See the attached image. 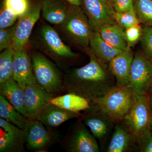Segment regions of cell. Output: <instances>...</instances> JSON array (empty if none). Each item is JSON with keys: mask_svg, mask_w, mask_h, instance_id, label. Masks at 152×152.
<instances>
[{"mask_svg": "<svg viewBox=\"0 0 152 152\" xmlns=\"http://www.w3.org/2000/svg\"><path fill=\"white\" fill-rule=\"evenodd\" d=\"M134 55L130 49L123 51L113 59L108 65L110 72L113 76L118 86H128Z\"/></svg>", "mask_w": 152, "mask_h": 152, "instance_id": "obj_12", "label": "cell"}, {"mask_svg": "<svg viewBox=\"0 0 152 152\" xmlns=\"http://www.w3.org/2000/svg\"><path fill=\"white\" fill-rule=\"evenodd\" d=\"M152 84V62L141 52L134 55L129 85L136 94L146 96Z\"/></svg>", "mask_w": 152, "mask_h": 152, "instance_id": "obj_7", "label": "cell"}, {"mask_svg": "<svg viewBox=\"0 0 152 152\" xmlns=\"http://www.w3.org/2000/svg\"><path fill=\"white\" fill-rule=\"evenodd\" d=\"M68 149L72 152H98L99 148L96 138L80 124L76 128L68 144Z\"/></svg>", "mask_w": 152, "mask_h": 152, "instance_id": "obj_15", "label": "cell"}, {"mask_svg": "<svg viewBox=\"0 0 152 152\" xmlns=\"http://www.w3.org/2000/svg\"><path fill=\"white\" fill-rule=\"evenodd\" d=\"M134 0H113V5L114 10L117 12L134 10Z\"/></svg>", "mask_w": 152, "mask_h": 152, "instance_id": "obj_34", "label": "cell"}, {"mask_svg": "<svg viewBox=\"0 0 152 152\" xmlns=\"http://www.w3.org/2000/svg\"><path fill=\"white\" fill-rule=\"evenodd\" d=\"M82 8L94 31L106 25L116 23L115 11L107 0H82Z\"/></svg>", "mask_w": 152, "mask_h": 152, "instance_id": "obj_8", "label": "cell"}, {"mask_svg": "<svg viewBox=\"0 0 152 152\" xmlns=\"http://www.w3.org/2000/svg\"><path fill=\"white\" fill-rule=\"evenodd\" d=\"M4 7L12 11L19 18L27 12L30 8L28 0H5Z\"/></svg>", "mask_w": 152, "mask_h": 152, "instance_id": "obj_29", "label": "cell"}, {"mask_svg": "<svg viewBox=\"0 0 152 152\" xmlns=\"http://www.w3.org/2000/svg\"><path fill=\"white\" fill-rule=\"evenodd\" d=\"M53 97L52 93L37 84L26 87L24 89V105L28 118L36 119L42 110L50 104Z\"/></svg>", "mask_w": 152, "mask_h": 152, "instance_id": "obj_10", "label": "cell"}, {"mask_svg": "<svg viewBox=\"0 0 152 152\" xmlns=\"http://www.w3.org/2000/svg\"><path fill=\"white\" fill-rule=\"evenodd\" d=\"M150 127H151V130L152 132V119L151 121V124H150Z\"/></svg>", "mask_w": 152, "mask_h": 152, "instance_id": "obj_37", "label": "cell"}, {"mask_svg": "<svg viewBox=\"0 0 152 152\" xmlns=\"http://www.w3.org/2000/svg\"><path fill=\"white\" fill-rule=\"evenodd\" d=\"M98 31L105 41L115 48L123 51L131 49L128 46L124 30L116 23L104 26Z\"/></svg>", "mask_w": 152, "mask_h": 152, "instance_id": "obj_21", "label": "cell"}, {"mask_svg": "<svg viewBox=\"0 0 152 152\" xmlns=\"http://www.w3.org/2000/svg\"><path fill=\"white\" fill-rule=\"evenodd\" d=\"M0 117L23 130L28 119L0 95Z\"/></svg>", "mask_w": 152, "mask_h": 152, "instance_id": "obj_23", "label": "cell"}, {"mask_svg": "<svg viewBox=\"0 0 152 152\" xmlns=\"http://www.w3.org/2000/svg\"><path fill=\"white\" fill-rule=\"evenodd\" d=\"M15 51L12 48L3 51L0 55V83L12 77Z\"/></svg>", "mask_w": 152, "mask_h": 152, "instance_id": "obj_26", "label": "cell"}, {"mask_svg": "<svg viewBox=\"0 0 152 152\" xmlns=\"http://www.w3.org/2000/svg\"><path fill=\"white\" fill-rule=\"evenodd\" d=\"M70 5L74 7H82V0H65Z\"/></svg>", "mask_w": 152, "mask_h": 152, "instance_id": "obj_35", "label": "cell"}, {"mask_svg": "<svg viewBox=\"0 0 152 152\" xmlns=\"http://www.w3.org/2000/svg\"><path fill=\"white\" fill-rule=\"evenodd\" d=\"M58 26L72 43L84 50L89 47L94 31L81 7L71 6L65 20Z\"/></svg>", "mask_w": 152, "mask_h": 152, "instance_id": "obj_3", "label": "cell"}, {"mask_svg": "<svg viewBox=\"0 0 152 152\" xmlns=\"http://www.w3.org/2000/svg\"><path fill=\"white\" fill-rule=\"evenodd\" d=\"M70 7L65 0H42L41 12L45 20L58 26L65 20Z\"/></svg>", "mask_w": 152, "mask_h": 152, "instance_id": "obj_17", "label": "cell"}, {"mask_svg": "<svg viewBox=\"0 0 152 152\" xmlns=\"http://www.w3.org/2000/svg\"><path fill=\"white\" fill-rule=\"evenodd\" d=\"M42 1H39L27 12L18 19L16 23L12 48L15 51L23 50L27 48L29 39L35 25L39 18Z\"/></svg>", "mask_w": 152, "mask_h": 152, "instance_id": "obj_9", "label": "cell"}, {"mask_svg": "<svg viewBox=\"0 0 152 152\" xmlns=\"http://www.w3.org/2000/svg\"><path fill=\"white\" fill-rule=\"evenodd\" d=\"M45 125L37 119H28L24 129L25 142L29 148L38 150L46 146L51 138Z\"/></svg>", "mask_w": 152, "mask_h": 152, "instance_id": "obj_14", "label": "cell"}, {"mask_svg": "<svg viewBox=\"0 0 152 152\" xmlns=\"http://www.w3.org/2000/svg\"><path fill=\"white\" fill-rule=\"evenodd\" d=\"M151 61L152 62V59H151Z\"/></svg>", "mask_w": 152, "mask_h": 152, "instance_id": "obj_39", "label": "cell"}, {"mask_svg": "<svg viewBox=\"0 0 152 152\" xmlns=\"http://www.w3.org/2000/svg\"><path fill=\"white\" fill-rule=\"evenodd\" d=\"M133 6L140 23L152 26V0H134Z\"/></svg>", "mask_w": 152, "mask_h": 152, "instance_id": "obj_25", "label": "cell"}, {"mask_svg": "<svg viewBox=\"0 0 152 152\" xmlns=\"http://www.w3.org/2000/svg\"><path fill=\"white\" fill-rule=\"evenodd\" d=\"M142 53L148 58H152V26H144L140 40Z\"/></svg>", "mask_w": 152, "mask_h": 152, "instance_id": "obj_28", "label": "cell"}, {"mask_svg": "<svg viewBox=\"0 0 152 152\" xmlns=\"http://www.w3.org/2000/svg\"><path fill=\"white\" fill-rule=\"evenodd\" d=\"M36 84L50 93L63 86L61 74L56 66L40 53L30 52Z\"/></svg>", "mask_w": 152, "mask_h": 152, "instance_id": "obj_5", "label": "cell"}, {"mask_svg": "<svg viewBox=\"0 0 152 152\" xmlns=\"http://www.w3.org/2000/svg\"><path fill=\"white\" fill-rule=\"evenodd\" d=\"M89 48L99 59L107 64L114 57L123 51L107 42L98 31H94L90 39Z\"/></svg>", "mask_w": 152, "mask_h": 152, "instance_id": "obj_20", "label": "cell"}, {"mask_svg": "<svg viewBox=\"0 0 152 152\" xmlns=\"http://www.w3.org/2000/svg\"><path fill=\"white\" fill-rule=\"evenodd\" d=\"M0 94L19 112L28 118L25 109L24 90L12 77L0 83Z\"/></svg>", "mask_w": 152, "mask_h": 152, "instance_id": "obj_18", "label": "cell"}, {"mask_svg": "<svg viewBox=\"0 0 152 152\" xmlns=\"http://www.w3.org/2000/svg\"><path fill=\"white\" fill-rule=\"evenodd\" d=\"M136 144L140 151L152 152V132L150 126L140 134Z\"/></svg>", "mask_w": 152, "mask_h": 152, "instance_id": "obj_31", "label": "cell"}, {"mask_svg": "<svg viewBox=\"0 0 152 152\" xmlns=\"http://www.w3.org/2000/svg\"><path fill=\"white\" fill-rule=\"evenodd\" d=\"M107 1H108L110 3L112 4H113V0H107Z\"/></svg>", "mask_w": 152, "mask_h": 152, "instance_id": "obj_38", "label": "cell"}, {"mask_svg": "<svg viewBox=\"0 0 152 152\" xmlns=\"http://www.w3.org/2000/svg\"><path fill=\"white\" fill-rule=\"evenodd\" d=\"M24 141V134H20L7 132L1 129L0 152L21 151Z\"/></svg>", "mask_w": 152, "mask_h": 152, "instance_id": "obj_24", "label": "cell"}, {"mask_svg": "<svg viewBox=\"0 0 152 152\" xmlns=\"http://www.w3.org/2000/svg\"><path fill=\"white\" fill-rule=\"evenodd\" d=\"M148 101L150 109L152 113V84L150 87L148 92L146 95Z\"/></svg>", "mask_w": 152, "mask_h": 152, "instance_id": "obj_36", "label": "cell"}, {"mask_svg": "<svg viewBox=\"0 0 152 152\" xmlns=\"http://www.w3.org/2000/svg\"><path fill=\"white\" fill-rule=\"evenodd\" d=\"M134 143L132 136L121 123L116 124L107 152L127 151Z\"/></svg>", "mask_w": 152, "mask_h": 152, "instance_id": "obj_22", "label": "cell"}, {"mask_svg": "<svg viewBox=\"0 0 152 152\" xmlns=\"http://www.w3.org/2000/svg\"><path fill=\"white\" fill-rule=\"evenodd\" d=\"M152 119L147 96L134 94L132 106L121 122L132 136L134 143L140 134L149 126Z\"/></svg>", "mask_w": 152, "mask_h": 152, "instance_id": "obj_6", "label": "cell"}, {"mask_svg": "<svg viewBox=\"0 0 152 152\" xmlns=\"http://www.w3.org/2000/svg\"><path fill=\"white\" fill-rule=\"evenodd\" d=\"M16 23L10 27L0 29V51L12 48Z\"/></svg>", "mask_w": 152, "mask_h": 152, "instance_id": "obj_30", "label": "cell"}, {"mask_svg": "<svg viewBox=\"0 0 152 152\" xmlns=\"http://www.w3.org/2000/svg\"><path fill=\"white\" fill-rule=\"evenodd\" d=\"M115 20L117 24L124 30L141 24L137 18L134 10L121 12H115Z\"/></svg>", "mask_w": 152, "mask_h": 152, "instance_id": "obj_27", "label": "cell"}, {"mask_svg": "<svg viewBox=\"0 0 152 152\" xmlns=\"http://www.w3.org/2000/svg\"><path fill=\"white\" fill-rule=\"evenodd\" d=\"M19 17L10 9L4 7L0 14V29L12 26L15 24Z\"/></svg>", "mask_w": 152, "mask_h": 152, "instance_id": "obj_33", "label": "cell"}, {"mask_svg": "<svg viewBox=\"0 0 152 152\" xmlns=\"http://www.w3.org/2000/svg\"><path fill=\"white\" fill-rule=\"evenodd\" d=\"M85 51L89 57V62L69 72L65 76L63 85L69 93L80 95L94 103L116 83L108 64L99 59L89 47Z\"/></svg>", "mask_w": 152, "mask_h": 152, "instance_id": "obj_1", "label": "cell"}, {"mask_svg": "<svg viewBox=\"0 0 152 152\" xmlns=\"http://www.w3.org/2000/svg\"><path fill=\"white\" fill-rule=\"evenodd\" d=\"M80 113L70 111L49 104L44 108L37 117L45 126L56 127L68 120L81 117Z\"/></svg>", "mask_w": 152, "mask_h": 152, "instance_id": "obj_16", "label": "cell"}, {"mask_svg": "<svg viewBox=\"0 0 152 152\" xmlns=\"http://www.w3.org/2000/svg\"><path fill=\"white\" fill-rule=\"evenodd\" d=\"M124 33L128 46L131 48L140 40L142 33V27L141 24L136 25L125 30Z\"/></svg>", "mask_w": 152, "mask_h": 152, "instance_id": "obj_32", "label": "cell"}, {"mask_svg": "<svg viewBox=\"0 0 152 152\" xmlns=\"http://www.w3.org/2000/svg\"><path fill=\"white\" fill-rule=\"evenodd\" d=\"M37 38L39 49L57 62L66 63L78 57L77 54L63 42L57 31L51 26H42Z\"/></svg>", "mask_w": 152, "mask_h": 152, "instance_id": "obj_4", "label": "cell"}, {"mask_svg": "<svg viewBox=\"0 0 152 152\" xmlns=\"http://www.w3.org/2000/svg\"><path fill=\"white\" fill-rule=\"evenodd\" d=\"M12 77L24 90L28 86L36 84L31 54L27 48L15 51Z\"/></svg>", "mask_w": 152, "mask_h": 152, "instance_id": "obj_11", "label": "cell"}, {"mask_svg": "<svg viewBox=\"0 0 152 152\" xmlns=\"http://www.w3.org/2000/svg\"><path fill=\"white\" fill-rule=\"evenodd\" d=\"M86 113L83 116L85 125L89 128L96 139L104 138L115 123L103 113L94 104Z\"/></svg>", "mask_w": 152, "mask_h": 152, "instance_id": "obj_13", "label": "cell"}, {"mask_svg": "<svg viewBox=\"0 0 152 152\" xmlns=\"http://www.w3.org/2000/svg\"><path fill=\"white\" fill-rule=\"evenodd\" d=\"M134 93L129 85L115 86L94 102L103 113L115 124L121 123L129 111Z\"/></svg>", "mask_w": 152, "mask_h": 152, "instance_id": "obj_2", "label": "cell"}, {"mask_svg": "<svg viewBox=\"0 0 152 152\" xmlns=\"http://www.w3.org/2000/svg\"><path fill=\"white\" fill-rule=\"evenodd\" d=\"M50 104L67 110L77 113L86 111L94 104L92 102L86 98L72 93L53 97Z\"/></svg>", "mask_w": 152, "mask_h": 152, "instance_id": "obj_19", "label": "cell"}]
</instances>
